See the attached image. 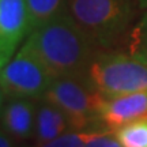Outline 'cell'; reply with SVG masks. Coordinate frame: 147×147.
Segmentation results:
<instances>
[{"label":"cell","instance_id":"1","mask_svg":"<svg viewBox=\"0 0 147 147\" xmlns=\"http://www.w3.org/2000/svg\"><path fill=\"white\" fill-rule=\"evenodd\" d=\"M25 44L41 59L53 78H87L90 65L101 51L68 11L30 32Z\"/></svg>","mask_w":147,"mask_h":147},{"label":"cell","instance_id":"2","mask_svg":"<svg viewBox=\"0 0 147 147\" xmlns=\"http://www.w3.org/2000/svg\"><path fill=\"white\" fill-rule=\"evenodd\" d=\"M67 11L98 49H110L134 19V0H68Z\"/></svg>","mask_w":147,"mask_h":147},{"label":"cell","instance_id":"3","mask_svg":"<svg viewBox=\"0 0 147 147\" xmlns=\"http://www.w3.org/2000/svg\"><path fill=\"white\" fill-rule=\"evenodd\" d=\"M89 79L104 98L146 91L147 64L129 53L98 52L89 68Z\"/></svg>","mask_w":147,"mask_h":147},{"label":"cell","instance_id":"4","mask_svg":"<svg viewBox=\"0 0 147 147\" xmlns=\"http://www.w3.org/2000/svg\"><path fill=\"white\" fill-rule=\"evenodd\" d=\"M42 100L65 112L75 131L90 129L94 123H101L100 106L104 97L91 84L89 76L55 78Z\"/></svg>","mask_w":147,"mask_h":147},{"label":"cell","instance_id":"5","mask_svg":"<svg viewBox=\"0 0 147 147\" xmlns=\"http://www.w3.org/2000/svg\"><path fill=\"white\" fill-rule=\"evenodd\" d=\"M53 79L41 59L23 42L0 71V87L7 98L42 100Z\"/></svg>","mask_w":147,"mask_h":147},{"label":"cell","instance_id":"6","mask_svg":"<svg viewBox=\"0 0 147 147\" xmlns=\"http://www.w3.org/2000/svg\"><path fill=\"white\" fill-rule=\"evenodd\" d=\"M26 0H0V48L12 57L18 45L29 36Z\"/></svg>","mask_w":147,"mask_h":147},{"label":"cell","instance_id":"7","mask_svg":"<svg viewBox=\"0 0 147 147\" xmlns=\"http://www.w3.org/2000/svg\"><path fill=\"white\" fill-rule=\"evenodd\" d=\"M143 117H147V90L104 98L101 102L100 120L112 132Z\"/></svg>","mask_w":147,"mask_h":147},{"label":"cell","instance_id":"8","mask_svg":"<svg viewBox=\"0 0 147 147\" xmlns=\"http://www.w3.org/2000/svg\"><path fill=\"white\" fill-rule=\"evenodd\" d=\"M38 102L29 98H10L5 102L1 128L15 142L32 140L36 136V119Z\"/></svg>","mask_w":147,"mask_h":147},{"label":"cell","instance_id":"9","mask_svg":"<svg viewBox=\"0 0 147 147\" xmlns=\"http://www.w3.org/2000/svg\"><path fill=\"white\" fill-rule=\"evenodd\" d=\"M69 131H75V129L71 123V119L67 116L65 112L45 100H42V102H38L34 146H41L52 142L53 139Z\"/></svg>","mask_w":147,"mask_h":147},{"label":"cell","instance_id":"10","mask_svg":"<svg viewBox=\"0 0 147 147\" xmlns=\"http://www.w3.org/2000/svg\"><path fill=\"white\" fill-rule=\"evenodd\" d=\"M68 0H26L30 32L67 12Z\"/></svg>","mask_w":147,"mask_h":147},{"label":"cell","instance_id":"11","mask_svg":"<svg viewBox=\"0 0 147 147\" xmlns=\"http://www.w3.org/2000/svg\"><path fill=\"white\" fill-rule=\"evenodd\" d=\"M113 134L123 147H147V117L131 121Z\"/></svg>","mask_w":147,"mask_h":147},{"label":"cell","instance_id":"12","mask_svg":"<svg viewBox=\"0 0 147 147\" xmlns=\"http://www.w3.org/2000/svg\"><path fill=\"white\" fill-rule=\"evenodd\" d=\"M128 53L147 64V11L128 34Z\"/></svg>","mask_w":147,"mask_h":147},{"label":"cell","instance_id":"13","mask_svg":"<svg viewBox=\"0 0 147 147\" xmlns=\"http://www.w3.org/2000/svg\"><path fill=\"white\" fill-rule=\"evenodd\" d=\"M101 131H97L94 128L90 129H79V131H69L61 136L53 139L52 142L41 144L36 147H84L87 143L98 135Z\"/></svg>","mask_w":147,"mask_h":147},{"label":"cell","instance_id":"14","mask_svg":"<svg viewBox=\"0 0 147 147\" xmlns=\"http://www.w3.org/2000/svg\"><path fill=\"white\" fill-rule=\"evenodd\" d=\"M84 147H123L113 132H100Z\"/></svg>","mask_w":147,"mask_h":147},{"label":"cell","instance_id":"15","mask_svg":"<svg viewBox=\"0 0 147 147\" xmlns=\"http://www.w3.org/2000/svg\"><path fill=\"white\" fill-rule=\"evenodd\" d=\"M15 143V140L3 128H0V147H16Z\"/></svg>","mask_w":147,"mask_h":147},{"label":"cell","instance_id":"16","mask_svg":"<svg viewBox=\"0 0 147 147\" xmlns=\"http://www.w3.org/2000/svg\"><path fill=\"white\" fill-rule=\"evenodd\" d=\"M5 102H7V95L3 91V89L0 87V120H1V116H3V110H4Z\"/></svg>","mask_w":147,"mask_h":147},{"label":"cell","instance_id":"17","mask_svg":"<svg viewBox=\"0 0 147 147\" xmlns=\"http://www.w3.org/2000/svg\"><path fill=\"white\" fill-rule=\"evenodd\" d=\"M10 60H11V57L8 56V55H5V53L1 51V48H0V71L3 69V67H4Z\"/></svg>","mask_w":147,"mask_h":147},{"label":"cell","instance_id":"18","mask_svg":"<svg viewBox=\"0 0 147 147\" xmlns=\"http://www.w3.org/2000/svg\"><path fill=\"white\" fill-rule=\"evenodd\" d=\"M138 1V5L140 10H146L147 11V0H136Z\"/></svg>","mask_w":147,"mask_h":147},{"label":"cell","instance_id":"19","mask_svg":"<svg viewBox=\"0 0 147 147\" xmlns=\"http://www.w3.org/2000/svg\"><path fill=\"white\" fill-rule=\"evenodd\" d=\"M25 147H29V146H25ZM34 147H36V146H34Z\"/></svg>","mask_w":147,"mask_h":147}]
</instances>
